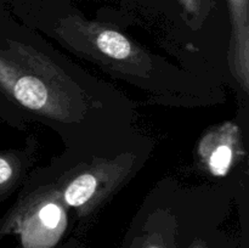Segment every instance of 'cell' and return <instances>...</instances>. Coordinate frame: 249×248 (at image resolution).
Segmentation results:
<instances>
[{
  "instance_id": "5b68a950",
  "label": "cell",
  "mask_w": 249,
  "mask_h": 248,
  "mask_svg": "<svg viewBox=\"0 0 249 248\" xmlns=\"http://www.w3.org/2000/svg\"><path fill=\"white\" fill-rule=\"evenodd\" d=\"M230 14L229 67L237 84L249 91V0H228Z\"/></svg>"
},
{
  "instance_id": "7a4b0ae2",
  "label": "cell",
  "mask_w": 249,
  "mask_h": 248,
  "mask_svg": "<svg viewBox=\"0 0 249 248\" xmlns=\"http://www.w3.org/2000/svg\"><path fill=\"white\" fill-rule=\"evenodd\" d=\"M152 148V140L136 129L66 147L48 165L32 170L18 196L56 197L84 218L104 207L142 169Z\"/></svg>"
},
{
  "instance_id": "52a82bcc",
  "label": "cell",
  "mask_w": 249,
  "mask_h": 248,
  "mask_svg": "<svg viewBox=\"0 0 249 248\" xmlns=\"http://www.w3.org/2000/svg\"><path fill=\"white\" fill-rule=\"evenodd\" d=\"M182 11V17L189 26H202L214 6V0H177Z\"/></svg>"
},
{
  "instance_id": "8992f818",
  "label": "cell",
  "mask_w": 249,
  "mask_h": 248,
  "mask_svg": "<svg viewBox=\"0 0 249 248\" xmlns=\"http://www.w3.org/2000/svg\"><path fill=\"white\" fill-rule=\"evenodd\" d=\"M36 162V140L29 138L22 148L0 150V203L24 184Z\"/></svg>"
},
{
  "instance_id": "277c9868",
  "label": "cell",
  "mask_w": 249,
  "mask_h": 248,
  "mask_svg": "<svg viewBox=\"0 0 249 248\" xmlns=\"http://www.w3.org/2000/svg\"><path fill=\"white\" fill-rule=\"evenodd\" d=\"M243 156L242 131L233 122H225L209 129L197 147L202 168L216 177H226Z\"/></svg>"
},
{
  "instance_id": "ba28073f",
  "label": "cell",
  "mask_w": 249,
  "mask_h": 248,
  "mask_svg": "<svg viewBox=\"0 0 249 248\" xmlns=\"http://www.w3.org/2000/svg\"><path fill=\"white\" fill-rule=\"evenodd\" d=\"M147 248H162V247H160V246H150V247Z\"/></svg>"
},
{
  "instance_id": "3957f363",
  "label": "cell",
  "mask_w": 249,
  "mask_h": 248,
  "mask_svg": "<svg viewBox=\"0 0 249 248\" xmlns=\"http://www.w3.org/2000/svg\"><path fill=\"white\" fill-rule=\"evenodd\" d=\"M60 45L119 78L172 105H201L211 89L196 77L152 55L113 27L75 12L53 17L39 27Z\"/></svg>"
},
{
  "instance_id": "6da1fadb",
  "label": "cell",
  "mask_w": 249,
  "mask_h": 248,
  "mask_svg": "<svg viewBox=\"0 0 249 248\" xmlns=\"http://www.w3.org/2000/svg\"><path fill=\"white\" fill-rule=\"evenodd\" d=\"M134 102L36 32L0 22V122L48 126L66 147L134 130Z\"/></svg>"
}]
</instances>
